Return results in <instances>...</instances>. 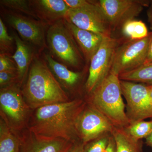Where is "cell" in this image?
Wrapping results in <instances>:
<instances>
[{"label": "cell", "instance_id": "6da1fadb", "mask_svg": "<svg viewBox=\"0 0 152 152\" xmlns=\"http://www.w3.org/2000/svg\"><path fill=\"white\" fill-rule=\"evenodd\" d=\"M86 105L82 100L75 99L33 110L27 129L37 137L42 140H79L76 123Z\"/></svg>", "mask_w": 152, "mask_h": 152}, {"label": "cell", "instance_id": "7a4b0ae2", "mask_svg": "<svg viewBox=\"0 0 152 152\" xmlns=\"http://www.w3.org/2000/svg\"><path fill=\"white\" fill-rule=\"evenodd\" d=\"M38 54L30 66L21 91L26 102L32 110L69 101L67 94L52 72L45 61Z\"/></svg>", "mask_w": 152, "mask_h": 152}, {"label": "cell", "instance_id": "3957f363", "mask_svg": "<svg viewBox=\"0 0 152 152\" xmlns=\"http://www.w3.org/2000/svg\"><path fill=\"white\" fill-rule=\"evenodd\" d=\"M91 94L90 105L102 114L114 127L125 128L130 125L118 76L110 72Z\"/></svg>", "mask_w": 152, "mask_h": 152}, {"label": "cell", "instance_id": "277c9868", "mask_svg": "<svg viewBox=\"0 0 152 152\" xmlns=\"http://www.w3.org/2000/svg\"><path fill=\"white\" fill-rule=\"evenodd\" d=\"M46 42L50 55L57 61L69 67L80 66L83 57L81 51L65 23L60 20L49 26Z\"/></svg>", "mask_w": 152, "mask_h": 152}, {"label": "cell", "instance_id": "5b68a950", "mask_svg": "<svg viewBox=\"0 0 152 152\" xmlns=\"http://www.w3.org/2000/svg\"><path fill=\"white\" fill-rule=\"evenodd\" d=\"M20 87L16 83L0 91L1 118L18 132L27 129L33 110L26 102Z\"/></svg>", "mask_w": 152, "mask_h": 152}, {"label": "cell", "instance_id": "8992f818", "mask_svg": "<svg viewBox=\"0 0 152 152\" xmlns=\"http://www.w3.org/2000/svg\"><path fill=\"white\" fill-rule=\"evenodd\" d=\"M152 32L141 39H127L117 48L110 73L119 76L145 64L148 56Z\"/></svg>", "mask_w": 152, "mask_h": 152}, {"label": "cell", "instance_id": "52a82bcc", "mask_svg": "<svg viewBox=\"0 0 152 152\" xmlns=\"http://www.w3.org/2000/svg\"><path fill=\"white\" fill-rule=\"evenodd\" d=\"M3 15L7 23L18 33L20 37L38 53L48 48L44 23L23 14L5 10Z\"/></svg>", "mask_w": 152, "mask_h": 152}, {"label": "cell", "instance_id": "ba28073f", "mask_svg": "<svg viewBox=\"0 0 152 152\" xmlns=\"http://www.w3.org/2000/svg\"><path fill=\"white\" fill-rule=\"evenodd\" d=\"M121 86L126 102V113L130 124L152 118V104L148 85L121 80Z\"/></svg>", "mask_w": 152, "mask_h": 152}, {"label": "cell", "instance_id": "9c48e42d", "mask_svg": "<svg viewBox=\"0 0 152 152\" xmlns=\"http://www.w3.org/2000/svg\"><path fill=\"white\" fill-rule=\"evenodd\" d=\"M121 39L104 37L96 53L90 61L89 75L86 83L87 91L91 94L110 72L114 56Z\"/></svg>", "mask_w": 152, "mask_h": 152}, {"label": "cell", "instance_id": "30bf717a", "mask_svg": "<svg viewBox=\"0 0 152 152\" xmlns=\"http://www.w3.org/2000/svg\"><path fill=\"white\" fill-rule=\"evenodd\" d=\"M65 19L81 29L110 37L111 28L101 8L95 1H89L86 5L69 9Z\"/></svg>", "mask_w": 152, "mask_h": 152}, {"label": "cell", "instance_id": "8fae6325", "mask_svg": "<svg viewBox=\"0 0 152 152\" xmlns=\"http://www.w3.org/2000/svg\"><path fill=\"white\" fill-rule=\"evenodd\" d=\"M107 18L112 31L121 28L124 25L141 13L144 7H148L151 1L99 0L95 1Z\"/></svg>", "mask_w": 152, "mask_h": 152}, {"label": "cell", "instance_id": "7c38bea8", "mask_svg": "<svg viewBox=\"0 0 152 152\" xmlns=\"http://www.w3.org/2000/svg\"><path fill=\"white\" fill-rule=\"evenodd\" d=\"M114 128L111 123L91 105H86L76 125L78 138L85 145L109 133L111 134Z\"/></svg>", "mask_w": 152, "mask_h": 152}, {"label": "cell", "instance_id": "4fadbf2b", "mask_svg": "<svg viewBox=\"0 0 152 152\" xmlns=\"http://www.w3.org/2000/svg\"><path fill=\"white\" fill-rule=\"evenodd\" d=\"M18 133L20 141V152H67L75 142L64 139L38 138L28 129Z\"/></svg>", "mask_w": 152, "mask_h": 152}, {"label": "cell", "instance_id": "5bb4252c", "mask_svg": "<svg viewBox=\"0 0 152 152\" xmlns=\"http://www.w3.org/2000/svg\"><path fill=\"white\" fill-rule=\"evenodd\" d=\"M29 3L38 20L47 26L64 19L69 9L63 0H31Z\"/></svg>", "mask_w": 152, "mask_h": 152}, {"label": "cell", "instance_id": "9a60e30c", "mask_svg": "<svg viewBox=\"0 0 152 152\" xmlns=\"http://www.w3.org/2000/svg\"><path fill=\"white\" fill-rule=\"evenodd\" d=\"M65 20L85 59L87 61H90L100 47L104 36L90 31L81 29L67 21L65 19Z\"/></svg>", "mask_w": 152, "mask_h": 152}, {"label": "cell", "instance_id": "2e32d148", "mask_svg": "<svg viewBox=\"0 0 152 152\" xmlns=\"http://www.w3.org/2000/svg\"><path fill=\"white\" fill-rule=\"evenodd\" d=\"M12 37L16 45V50L11 57L18 67V81L21 87L27 78L30 66L37 53L35 49L22 40L16 33L14 32Z\"/></svg>", "mask_w": 152, "mask_h": 152}, {"label": "cell", "instance_id": "e0dca14e", "mask_svg": "<svg viewBox=\"0 0 152 152\" xmlns=\"http://www.w3.org/2000/svg\"><path fill=\"white\" fill-rule=\"evenodd\" d=\"M44 57L49 69L64 89L70 90L78 83L81 77L80 73L69 69L67 67L57 61L50 55L45 54Z\"/></svg>", "mask_w": 152, "mask_h": 152}, {"label": "cell", "instance_id": "ac0fdd59", "mask_svg": "<svg viewBox=\"0 0 152 152\" xmlns=\"http://www.w3.org/2000/svg\"><path fill=\"white\" fill-rule=\"evenodd\" d=\"M116 144V152H142V144L133 138L124 128L114 127L111 133Z\"/></svg>", "mask_w": 152, "mask_h": 152}, {"label": "cell", "instance_id": "d6986e66", "mask_svg": "<svg viewBox=\"0 0 152 152\" xmlns=\"http://www.w3.org/2000/svg\"><path fill=\"white\" fill-rule=\"evenodd\" d=\"M20 141L18 132L0 119V152H20Z\"/></svg>", "mask_w": 152, "mask_h": 152}, {"label": "cell", "instance_id": "ffe728a7", "mask_svg": "<svg viewBox=\"0 0 152 152\" xmlns=\"http://www.w3.org/2000/svg\"><path fill=\"white\" fill-rule=\"evenodd\" d=\"M120 80L138 82L152 85V63L144 64L129 72L124 73L119 76Z\"/></svg>", "mask_w": 152, "mask_h": 152}, {"label": "cell", "instance_id": "44dd1931", "mask_svg": "<svg viewBox=\"0 0 152 152\" xmlns=\"http://www.w3.org/2000/svg\"><path fill=\"white\" fill-rule=\"evenodd\" d=\"M124 36L127 39H141L146 37L149 32L145 23L142 21L132 20L126 23L121 28Z\"/></svg>", "mask_w": 152, "mask_h": 152}, {"label": "cell", "instance_id": "7402d4cb", "mask_svg": "<svg viewBox=\"0 0 152 152\" xmlns=\"http://www.w3.org/2000/svg\"><path fill=\"white\" fill-rule=\"evenodd\" d=\"M1 5L9 10L23 14L38 20L31 6L29 1L25 0H1Z\"/></svg>", "mask_w": 152, "mask_h": 152}, {"label": "cell", "instance_id": "603a6c76", "mask_svg": "<svg viewBox=\"0 0 152 152\" xmlns=\"http://www.w3.org/2000/svg\"><path fill=\"white\" fill-rule=\"evenodd\" d=\"M124 129L133 138L139 141L146 138L152 132V121H142L131 124Z\"/></svg>", "mask_w": 152, "mask_h": 152}, {"label": "cell", "instance_id": "cb8c5ba5", "mask_svg": "<svg viewBox=\"0 0 152 152\" xmlns=\"http://www.w3.org/2000/svg\"><path fill=\"white\" fill-rule=\"evenodd\" d=\"M14 38L8 34L6 28L2 19L0 18V50L1 54L11 55L12 50Z\"/></svg>", "mask_w": 152, "mask_h": 152}, {"label": "cell", "instance_id": "d4e9b609", "mask_svg": "<svg viewBox=\"0 0 152 152\" xmlns=\"http://www.w3.org/2000/svg\"><path fill=\"white\" fill-rule=\"evenodd\" d=\"M110 136L104 135L85 145L84 152H104Z\"/></svg>", "mask_w": 152, "mask_h": 152}, {"label": "cell", "instance_id": "484cf974", "mask_svg": "<svg viewBox=\"0 0 152 152\" xmlns=\"http://www.w3.org/2000/svg\"><path fill=\"white\" fill-rule=\"evenodd\" d=\"M11 55L0 54V72H17L18 67Z\"/></svg>", "mask_w": 152, "mask_h": 152}, {"label": "cell", "instance_id": "4316f807", "mask_svg": "<svg viewBox=\"0 0 152 152\" xmlns=\"http://www.w3.org/2000/svg\"><path fill=\"white\" fill-rule=\"evenodd\" d=\"M16 83L18 84V72H0L1 88L9 86Z\"/></svg>", "mask_w": 152, "mask_h": 152}, {"label": "cell", "instance_id": "83f0119b", "mask_svg": "<svg viewBox=\"0 0 152 152\" xmlns=\"http://www.w3.org/2000/svg\"><path fill=\"white\" fill-rule=\"evenodd\" d=\"M69 9H76L83 7L88 3L86 0H64Z\"/></svg>", "mask_w": 152, "mask_h": 152}, {"label": "cell", "instance_id": "f1b7e54d", "mask_svg": "<svg viewBox=\"0 0 152 152\" xmlns=\"http://www.w3.org/2000/svg\"><path fill=\"white\" fill-rule=\"evenodd\" d=\"M85 144L81 141H77L67 152H84Z\"/></svg>", "mask_w": 152, "mask_h": 152}, {"label": "cell", "instance_id": "f546056e", "mask_svg": "<svg viewBox=\"0 0 152 152\" xmlns=\"http://www.w3.org/2000/svg\"><path fill=\"white\" fill-rule=\"evenodd\" d=\"M104 152H116L115 142L113 137L112 135L110 137L107 146Z\"/></svg>", "mask_w": 152, "mask_h": 152}, {"label": "cell", "instance_id": "4dcf8cb0", "mask_svg": "<svg viewBox=\"0 0 152 152\" xmlns=\"http://www.w3.org/2000/svg\"><path fill=\"white\" fill-rule=\"evenodd\" d=\"M147 14L148 22L149 23L150 28L152 30V1H151L150 2Z\"/></svg>", "mask_w": 152, "mask_h": 152}, {"label": "cell", "instance_id": "1f68e13d", "mask_svg": "<svg viewBox=\"0 0 152 152\" xmlns=\"http://www.w3.org/2000/svg\"><path fill=\"white\" fill-rule=\"evenodd\" d=\"M151 63H152V38L150 42L148 56L145 64H151Z\"/></svg>", "mask_w": 152, "mask_h": 152}, {"label": "cell", "instance_id": "d6a6232c", "mask_svg": "<svg viewBox=\"0 0 152 152\" xmlns=\"http://www.w3.org/2000/svg\"><path fill=\"white\" fill-rule=\"evenodd\" d=\"M146 143L147 145L152 148V132L150 135L145 138Z\"/></svg>", "mask_w": 152, "mask_h": 152}, {"label": "cell", "instance_id": "836d02e7", "mask_svg": "<svg viewBox=\"0 0 152 152\" xmlns=\"http://www.w3.org/2000/svg\"><path fill=\"white\" fill-rule=\"evenodd\" d=\"M148 86L149 91L150 98H151L152 104V85L151 86L148 85Z\"/></svg>", "mask_w": 152, "mask_h": 152}]
</instances>
